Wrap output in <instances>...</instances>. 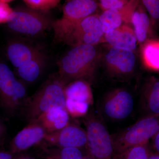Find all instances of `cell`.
Masks as SVG:
<instances>
[{
    "label": "cell",
    "mask_w": 159,
    "mask_h": 159,
    "mask_svg": "<svg viewBox=\"0 0 159 159\" xmlns=\"http://www.w3.org/2000/svg\"><path fill=\"white\" fill-rule=\"evenodd\" d=\"M100 55L95 46L81 45L72 47L57 62V74L65 85L82 80L90 83Z\"/></svg>",
    "instance_id": "cell-1"
},
{
    "label": "cell",
    "mask_w": 159,
    "mask_h": 159,
    "mask_svg": "<svg viewBox=\"0 0 159 159\" xmlns=\"http://www.w3.org/2000/svg\"><path fill=\"white\" fill-rule=\"evenodd\" d=\"M52 28L56 41L72 47L81 45L96 46L104 40L99 16L95 15L77 21L61 18L54 21Z\"/></svg>",
    "instance_id": "cell-2"
},
{
    "label": "cell",
    "mask_w": 159,
    "mask_h": 159,
    "mask_svg": "<svg viewBox=\"0 0 159 159\" xmlns=\"http://www.w3.org/2000/svg\"><path fill=\"white\" fill-rule=\"evenodd\" d=\"M65 86L57 74L49 77L23 106V115L28 122L35 121L41 115L53 107L66 108Z\"/></svg>",
    "instance_id": "cell-3"
},
{
    "label": "cell",
    "mask_w": 159,
    "mask_h": 159,
    "mask_svg": "<svg viewBox=\"0 0 159 159\" xmlns=\"http://www.w3.org/2000/svg\"><path fill=\"white\" fill-rule=\"evenodd\" d=\"M47 11L32 9L25 5L14 9L7 23L9 30L27 37H35L52 28L54 20Z\"/></svg>",
    "instance_id": "cell-4"
},
{
    "label": "cell",
    "mask_w": 159,
    "mask_h": 159,
    "mask_svg": "<svg viewBox=\"0 0 159 159\" xmlns=\"http://www.w3.org/2000/svg\"><path fill=\"white\" fill-rule=\"evenodd\" d=\"M159 131V115H150L137 121L130 127L111 136L115 153L137 145L148 143Z\"/></svg>",
    "instance_id": "cell-5"
},
{
    "label": "cell",
    "mask_w": 159,
    "mask_h": 159,
    "mask_svg": "<svg viewBox=\"0 0 159 159\" xmlns=\"http://www.w3.org/2000/svg\"><path fill=\"white\" fill-rule=\"evenodd\" d=\"M85 116L89 153L95 159H113L115 153L112 139L105 125L93 113Z\"/></svg>",
    "instance_id": "cell-6"
},
{
    "label": "cell",
    "mask_w": 159,
    "mask_h": 159,
    "mask_svg": "<svg viewBox=\"0 0 159 159\" xmlns=\"http://www.w3.org/2000/svg\"><path fill=\"white\" fill-rule=\"evenodd\" d=\"M134 107L131 94L124 89L112 91L104 98L102 104L106 116L113 120H121L128 117Z\"/></svg>",
    "instance_id": "cell-7"
},
{
    "label": "cell",
    "mask_w": 159,
    "mask_h": 159,
    "mask_svg": "<svg viewBox=\"0 0 159 159\" xmlns=\"http://www.w3.org/2000/svg\"><path fill=\"white\" fill-rule=\"evenodd\" d=\"M43 142L51 146L80 148L87 146V137L86 130L70 122L60 130L46 134Z\"/></svg>",
    "instance_id": "cell-8"
},
{
    "label": "cell",
    "mask_w": 159,
    "mask_h": 159,
    "mask_svg": "<svg viewBox=\"0 0 159 159\" xmlns=\"http://www.w3.org/2000/svg\"><path fill=\"white\" fill-rule=\"evenodd\" d=\"M135 61L134 51L128 49L111 47L105 54L107 67L113 75L116 76H127L131 74Z\"/></svg>",
    "instance_id": "cell-9"
},
{
    "label": "cell",
    "mask_w": 159,
    "mask_h": 159,
    "mask_svg": "<svg viewBox=\"0 0 159 159\" xmlns=\"http://www.w3.org/2000/svg\"><path fill=\"white\" fill-rule=\"evenodd\" d=\"M46 134L45 131L39 123L35 121L29 122L11 140L9 150L16 155L43 142Z\"/></svg>",
    "instance_id": "cell-10"
},
{
    "label": "cell",
    "mask_w": 159,
    "mask_h": 159,
    "mask_svg": "<svg viewBox=\"0 0 159 159\" xmlns=\"http://www.w3.org/2000/svg\"><path fill=\"white\" fill-rule=\"evenodd\" d=\"M42 52L37 46L20 41H14L9 43L6 51L8 59L16 68Z\"/></svg>",
    "instance_id": "cell-11"
},
{
    "label": "cell",
    "mask_w": 159,
    "mask_h": 159,
    "mask_svg": "<svg viewBox=\"0 0 159 159\" xmlns=\"http://www.w3.org/2000/svg\"><path fill=\"white\" fill-rule=\"evenodd\" d=\"M17 80L10 68L0 62V104L10 113H14L12 101Z\"/></svg>",
    "instance_id": "cell-12"
},
{
    "label": "cell",
    "mask_w": 159,
    "mask_h": 159,
    "mask_svg": "<svg viewBox=\"0 0 159 159\" xmlns=\"http://www.w3.org/2000/svg\"><path fill=\"white\" fill-rule=\"evenodd\" d=\"M70 117L65 108L54 107L46 111L34 121L42 126L46 133L50 134L66 126L70 122Z\"/></svg>",
    "instance_id": "cell-13"
},
{
    "label": "cell",
    "mask_w": 159,
    "mask_h": 159,
    "mask_svg": "<svg viewBox=\"0 0 159 159\" xmlns=\"http://www.w3.org/2000/svg\"><path fill=\"white\" fill-rule=\"evenodd\" d=\"M97 8L94 0H69L63 7L62 19L77 21L93 15Z\"/></svg>",
    "instance_id": "cell-14"
},
{
    "label": "cell",
    "mask_w": 159,
    "mask_h": 159,
    "mask_svg": "<svg viewBox=\"0 0 159 159\" xmlns=\"http://www.w3.org/2000/svg\"><path fill=\"white\" fill-rule=\"evenodd\" d=\"M104 40L111 47L128 49L133 51L136 48L138 43L133 29L125 24L104 34Z\"/></svg>",
    "instance_id": "cell-15"
},
{
    "label": "cell",
    "mask_w": 159,
    "mask_h": 159,
    "mask_svg": "<svg viewBox=\"0 0 159 159\" xmlns=\"http://www.w3.org/2000/svg\"><path fill=\"white\" fill-rule=\"evenodd\" d=\"M64 93L66 99L92 105L93 96L90 83L79 80L69 83L65 86Z\"/></svg>",
    "instance_id": "cell-16"
},
{
    "label": "cell",
    "mask_w": 159,
    "mask_h": 159,
    "mask_svg": "<svg viewBox=\"0 0 159 159\" xmlns=\"http://www.w3.org/2000/svg\"><path fill=\"white\" fill-rule=\"evenodd\" d=\"M46 61L47 57L45 54L43 52L16 68L18 76L25 82H34L42 74L46 66Z\"/></svg>",
    "instance_id": "cell-17"
},
{
    "label": "cell",
    "mask_w": 159,
    "mask_h": 159,
    "mask_svg": "<svg viewBox=\"0 0 159 159\" xmlns=\"http://www.w3.org/2000/svg\"><path fill=\"white\" fill-rule=\"evenodd\" d=\"M130 24L133 26L138 43L141 45L150 39L152 25L148 14L145 11H134L131 18Z\"/></svg>",
    "instance_id": "cell-18"
},
{
    "label": "cell",
    "mask_w": 159,
    "mask_h": 159,
    "mask_svg": "<svg viewBox=\"0 0 159 159\" xmlns=\"http://www.w3.org/2000/svg\"><path fill=\"white\" fill-rule=\"evenodd\" d=\"M141 46V56L144 66L151 70L159 71V39H149Z\"/></svg>",
    "instance_id": "cell-19"
},
{
    "label": "cell",
    "mask_w": 159,
    "mask_h": 159,
    "mask_svg": "<svg viewBox=\"0 0 159 159\" xmlns=\"http://www.w3.org/2000/svg\"><path fill=\"white\" fill-rule=\"evenodd\" d=\"M145 106L151 115H159V80L152 78L147 84L144 93Z\"/></svg>",
    "instance_id": "cell-20"
},
{
    "label": "cell",
    "mask_w": 159,
    "mask_h": 159,
    "mask_svg": "<svg viewBox=\"0 0 159 159\" xmlns=\"http://www.w3.org/2000/svg\"><path fill=\"white\" fill-rule=\"evenodd\" d=\"M99 18L104 34L118 29L124 22L123 15L119 9H107Z\"/></svg>",
    "instance_id": "cell-21"
},
{
    "label": "cell",
    "mask_w": 159,
    "mask_h": 159,
    "mask_svg": "<svg viewBox=\"0 0 159 159\" xmlns=\"http://www.w3.org/2000/svg\"><path fill=\"white\" fill-rule=\"evenodd\" d=\"M44 150L43 156L46 159H82L83 155L80 148L75 147L52 146Z\"/></svg>",
    "instance_id": "cell-22"
},
{
    "label": "cell",
    "mask_w": 159,
    "mask_h": 159,
    "mask_svg": "<svg viewBox=\"0 0 159 159\" xmlns=\"http://www.w3.org/2000/svg\"><path fill=\"white\" fill-rule=\"evenodd\" d=\"M151 154L147 143L134 146L115 154L113 159H148Z\"/></svg>",
    "instance_id": "cell-23"
},
{
    "label": "cell",
    "mask_w": 159,
    "mask_h": 159,
    "mask_svg": "<svg viewBox=\"0 0 159 159\" xmlns=\"http://www.w3.org/2000/svg\"><path fill=\"white\" fill-rule=\"evenodd\" d=\"M89 104L66 99L65 107L70 116L79 118L85 116L88 113Z\"/></svg>",
    "instance_id": "cell-24"
},
{
    "label": "cell",
    "mask_w": 159,
    "mask_h": 159,
    "mask_svg": "<svg viewBox=\"0 0 159 159\" xmlns=\"http://www.w3.org/2000/svg\"><path fill=\"white\" fill-rule=\"evenodd\" d=\"M25 5L32 9L48 11L58 6L61 0H23Z\"/></svg>",
    "instance_id": "cell-25"
},
{
    "label": "cell",
    "mask_w": 159,
    "mask_h": 159,
    "mask_svg": "<svg viewBox=\"0 0 159 159\" xmlns=\"http://www.w3.org/2000/svg\"><path fill=\"white\" fill-rule=\"evenodd\" d=\"M145 9L150 16L152 25H159V0H142Z\"/></svg>",
    "instance_id": "cell-26"
},
{
    "label": "cell",
    "mask_w": 159,
    "mask_h": 159,
    "mask_svg": "<svg viewBox=\"0 0 159 159\" xmlns=\"http://www.w3.org/2000/svg\"><path fill=\"white\" fill-rule=\"evenodd\" d=\"M14 9L8 3L0 2V24L6 23L11 19Z\"/></svg>",
    "instance_id": "cell-27"
},
{
    "label": "cell",
    "mask_w": 159,
    "mask_h": 159,
    "mask_svg": "<svg viewBox=\"0 0 159 159\" xmlns=\"http://www.w3.org/2000/svg\"><path fill=\"white\" fill-rule=\"evenodd\" d=\"M101 6L103 9H120L124 6L122 0H100Z\"/></svg>",
    "instance_id": "cell-28"
},
{
    "label": "cell",
    "mask_w": 159,
    "mask_h": 159,
    "mask_svg": "<svg viewBox=\"0 0 159 159\" xmlns=\"http://www.w3.org/2000/svg\"><path fill=\"white\" fill-rule=\"evenodd\" d=\"M7 130L6 125L4 124L2 121L0 119V146L2 145L5 141L6 135Z\"/></svg>",
    "instance_id": "cell-29"
},
{
    "label": "cell",
    "mask_w": 159,
    "mask_h": 159,
    "mask_svg": "<svg viewBox=\"0 0 159 159\" xmlns=\"http://www.w3.org/2000/svg\"><path fill=\"white\" fill-rule=\"evenodd\" d=\"M16 156L9 150H0V159H14Z\"/></svg>",
    "instance_id": "cell-30"
},
{
    "label": "cell",
    "mask_w": 159,
    "mask_h": 159,
    "mask_svg": "<svg viewBox=\"0 0 159 159\" xmlns=\"http://www.w3.org/2000/svg\"><path fill=\"white\" fill-rule=\"evenodd\" d=\"M153 146L157 153L159 154V131L153 137Z\"/></svg>",
    "instance_id": "cell-31"
},
{
    "label": "cell",
    "mask_w": 159,
    "mask_h": 159,
    "mask_svg": "<svg viewBox=\"0 0 159 159\" xmlns=\"http://www.w3.org/2000/svg\"><path fill=\"white\" fill-rule=\"evenodd\" d=\"M148 159H159V154H151Z\"/></svg>",
    "instance_id": "cell-32"
},
{
    "label": "cell",
    "mask_w": 159,
    "mask_h": 159,
    "mask_svg": "<svg viewBox=\"0 0 159 159\" xmlns=\"http://www.w3.org/2000/svg\"><path fill=\"white\" fill-rule=\"evenodd\" d=\"M82 159H95L89 153V155L86 157H84Z\"/></svg>",
    "instance_id": "cell-33"
},
{
    "label": "cell",
    "mask_w": 159,
    "mask_h": 159,
    "mask_svg": "<svg viewBox=\"0 0 159 159\" xmlns=\"http://www.w3.org/2000/svg\"><path fill=\"white\" fill-rule=\"evenodd\" d=\"M16 156L15 157L14 159H31V158H29L28 157H16Z\"/></svg>",
    "instance_id": "cell-34"
},
{
    "label": "cell",
    "mask_w": 159,
    "mask_h": 159,
    "mask_svg": "<svg viewBox=\"0 0 159 159\" xmlns=\"http://www.w3.org/2000/svg\"><path fill=\"white\" fill-rule=\"evenodd\" d=\"M14 0H0V2H2L9 3L10 2L13 1Z\"/></svg>",
    "instance_id": "cell-35"
}]
</instances>
